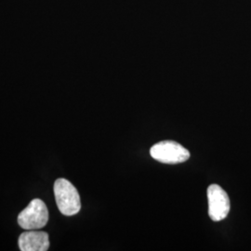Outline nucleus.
Here are the masks:
<instances>
[{
    "label": "nucleus",
    "instance_id": "obj_3",
    "mask_svg": "<svg viewBox=\"0 0 251 251\" xmlns=\"http://www.w3.org/2000/svg\"><path fill=\"white\" fill-rule=\"evenodd\" d=\"M152 158L164 164H179L187 161L190 152L181 144L164 141L154 144L150 150Z\"/></svg>",
    "mask_w": 251,
    "mask_h": 251
},
{
    "label": "nucleus",
    "instance_id": "obj_2",
    "mask_svg": "<svg viewBox=\"0 0 251 251\" xmlns=\"http://www.w3.org/2000/svg\"><path fill=\"white\" fill-rule=\"evenodd\" d=\"M49 221V210L40 199L32 200L18 216V224L25 230L43 228Z\"/></svg>",
    "mask_w": 251,
    "mask_h": 251
},
{
    "label": "nucleus",
    "instance_id": "obj_5",
    "mask_svg": "<svg viewBox=\"0 0 251 251\" xmlns=\"http://www.w3.org/2000/svg\"><path fill=\"white\" fill-rule=\"evenodd\" d=\"M19 247L22 251H46L50 248V237L46 232L27 230L19 237Z\"/></svg>",
    "mask_w": 251,
    "mask_h": 251
},
{
    "label": "nucleus",
    "instance_id": "obj_1",
    "mask_svg": "<svg viewBox=\"0 0 251 251\" xmlns=\"http://www.w3.org/2000/svg\"><path fill=\"white\" fill-rule=\"evenodd\" d=\"M54 196L59 210L65 216H74L79 212L81 201L79 194L72 183L65 179H56Z\"/></svg>",
    "mask_w": 251,
    "mask_h": 251
},
{
    "label": "nucleus",
    "instance_id": "obj_4",
    "mask_svg": "<svg viewBox=\"0 0 251 251\" xmlns=\"http://www.w3.org/2000/svg\"><path fill=\"white\" fill-rule=\"evenodd\" d=\"M208 215L214 222L225 220L230 211V199L220 185L211 184L207 188Z\"/></svg>",
    "mask_w": 251,
    "mask_h": 251
}]
</instances>
